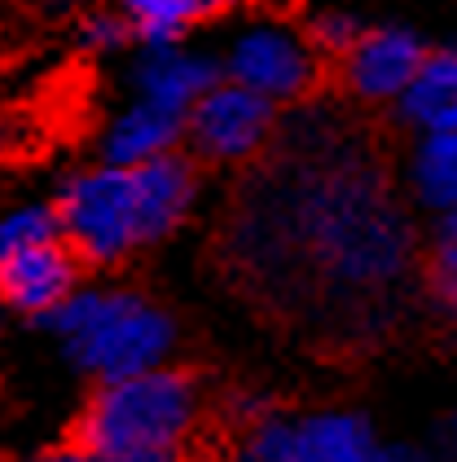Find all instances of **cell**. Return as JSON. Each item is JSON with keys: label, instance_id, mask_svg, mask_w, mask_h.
I'll return each instance as SVG.
<instances>
[{"label": "cell", "instance_id": "6da1fadb", "mask_svg": "<svg viewBox=\"0 0 457 462\" xmlns=\"http://www.w3.org/2000/svg\"><path fill=\"white\" fill-rule=\"evenodd\" d=\"M299 203H286V229L273 247L255 251L246 260H273L286 255L304 238L316 273L348 291H383L409 269V225L391 203L383 177L374 163H334L304 180ZM246 238H273V234H242Z\"/></svg>", "mask_w": 457, "mask_h": 462}, {"label": "cell", "instance_id": "7a4b0ae2", "mask_svg": "<svg viewBox=\"0 0 457 462\" xmlns=\"http://www.w3.org/2000/svg\"><path fill=\"white\" fill-rule=\"evenodd\" d=\"M198 180L189 159L163 154L141 168H93L67 180L58 199L62 243L88 264H110L128 251L168 238L194 208Z\"/></svg>", "mask_w": 457, "mask_h": 462}, {"label": "cell", "instance_id": "3957f363", "mask_svg": "<svg viewBox=\"0 0 457 462\" xmlns=\"http://www.w3.org/2000/svg\"><path fill=\"white\" fill-rule=\"evenodd\" d=\"M62 335L67 356L97 374L102 383H119L145 370H159V361L172 348V321L128 291H75L53 313L35 318Z\"/></svg>", "mask_w": 457, "mask_h": 462}, {"label": "cell", "instance_id": "277c9868", "mask_svg": "<svg viewBox=\"0 0 457 462\" xmlns=\"http://www.w3.org/2000/svg\"><path fill=\"white\" fill-rule=\"evenodd\" d=\"M194 410L198 392L185 370H145L119 383H102L79 423L70 427V445L105 462L180 449L185 431L194 427Z\"/></svg>", "mask_w": 457, "mask_h": 462}, {"label": "cell", "instance_id": "5b68a950", "mask_svg": "<svg viewBox=\"0 0 457 462\" xmlns=\"http://www.w3.org/2000/svg\"><path fill=\"white\" fill-rule=\"evenodd\" d=\"M379 445L361 414L260 419L242 440V462H374Z\"/></svg>", "mask_w": 457, "mask_h": 462}, {"label": "cell", "instance_id": "8992f818", "mask_svg": "<svg viewBox=\"0 0 457 462\" xmlns=\"http://www.w3.org/2000/svg\"><path fill=\"white\" fill-rule=\"evenodd\" d=\"M273 102L251 93L233 79H220L215 88H207L194 110L185 115V133L194 137L198 154L233 163V159H251L273 133Z\"/></svg>", "mask_w": 457, "mask_h": 462}, {"label": "cell", "instance_id": "52a82bcc", "mask_svg": "<svg viewBox=\"0 0 457 462\" xmlns=\"http://www.w3.org/2000/svg\"><path fill=\"white\" fill-rule=\"evenodd\" d=\"M229 79L269 102L304 97L316 79L313 49H308V40H299L286 27H273V23L251 27L229 49Z\"/></svg>", "mask_w": 457, "mask_h": 462}, {"label": "cell", "instance_id": "ba28073f", "mask_svg": "<svg viewBox=\"0 0 457 462\" xmlns=\"http://www.w3.org/2000/svg\"><path fill=\"white\" fill-rule=\"evenodd\" d=\"M422 58V40L405 27H374L356 40V49L343 62L352 93L356 97H370V102H400L405 88L414 84Z\"/></svg>", "mask_w": 457, "mask_h": 462}, {"label": "cell", "instance_id": "9c48e42d", "mask_svg": "<svg viewBox=\"0 0 457 462\" xmlns=\"http://www.w3.org/2000/svg\"><path fill=\"white\" fill-rule=\"evenodd\" d=\"M75 278H79V255L67 243L9 255V260H0V304L44 318L67 295H75Z\"/></svg>", "mask_w": 457, "mask_h": 462}, {"label": "cell", "instance_id": "30bf717a", "mask_svg": "<svg viewBox=\"0 0 457 462\" xmlns=\"http://www.w3.org/2000/svg\"><path fill=\"white\" fill-rule=\"evenodd\" d=\"M133 79H137V102H150V106L172 110V115H189L194 102L220 84V71L207 53L163 44V49L141 53Z\"/></svg>", "mask_w": 457, "mask_h": 462}, {"label": "cell", "instance_id": "8fae6325", "mask_svg": "<svg viewBox=\"0 0 457 462\" xmlns=\"http://www.w3.org/2000/svg\"><path fill=\"white\" fill-rule=\"evenodd\" d=\"M185 133V115L159 110L150 102H133L102 137V159L110 168H141L163 154H176V142Z\"/></svg>", "mask_w": 457, "mask_h": 462}, {"label": "cell", "instance_id": "7c38bea8", "mask_svg": "<svg viewBox=\"0 0 457 462\" xmlns=\"http://www.w3.org/2000/svg\"><path fill=\"white\" fill-rule=\"evenodd\" d=\"M409 124H418L426 133H435L449 115L457 110V49H440L422 58L414 84L405 88V97L396 102Z\"/></svg>", "mask_w": 457, "mask_h": 462}, {"label": "cell", "instance_id": "4fadbf2b", "mask_svg": "<svg viewBox=\"0 0 457 462\" xmlns=\"http://www.w3.org/2000/svg\"><path fill=\"white\" fill-rule=\"evenodd\" d=\"M414 189L426 208L453 212L457 208V133H426L414 154Z\"/></svg>", "mask_w": 457, "mask_h": 462}, {"label": "cell", "instance_id": "5bb4252c", "mask_svg": "<svg viewBox=\"0 0 457 462\" xmlns=\"http://www.w3.org/2000/svg\"><path fill=\"white\" fill-rule=\"evenodd\" d=\"M207 9V0H123L128 27L137 32L150 49L176 44V36Z\"/></svg>", "mask_w": 457, "mask_h": 462}, {"label": "cell", "instance_id": "9a60e30c", "mask_svg": "<svg viewBox=\"0 0 457 462\" xmlns=\"http://www.w3.org/2000/svg\"><path fill=\"white\" fill-rule=\"evenodd\" d=\"M53 243H62L58 208H18L0 220V260L35 247H53Z\"/></svg>", "mask_w": 457, "mask_h": 462}, {"label": "cell", "instance_id": "2e32d148", "mask_svg": "<svg viewBox=\"0 0 457 462\" xmlns=\"http://www.w3.org/2000/svg\"><path fill=\"white\" fill-rule=\"evenodd\" d=\"M426 286H431V300L449 318H457V247L453 243H435L431 264H426Z\"/></svg>", "mask_w": 457, "mask_h": 462}, {"label": "cell", "instance_id": "e0dca14e", "mask_svg": "<svg viewBox=\"0 0 457 462\" xmlns=\"http://www.w3.org/2000/svg\"><path fill=\"white\" fill-rule=\"evenodd\" d=\"M361 36H365V32L356 27L352 14H321L313 23V44L321 53H343V58H348Z\"/></svg>", "mask_w": 457, "mask_h": 462}, {"label": "cell", "instance_id": "ac0fdd59", "mask_svg": "<svg viewBox=\"0 0 457 462\" xmlns=\"http://www.w3.org/2000/svg\"><path fill=\"white\" fill-rule=\"evenodd\" d=\"M128 40V18H110V14H97V18H88V27H84V44L88 49H119Z\"/></svg>", "mask_w": 457, "mask_h": 462}, {"label": "cell", "instance_id": "d6986e66", "mask_svg": "<svg viewBox=\"0 0 457 462\" xmlns=\"http://www.w3.org/2000/svg\"><path fill=\"white\" fill-rule=\"evenodd\" d=\"M35 462H102L97 454H88V449H79V445H58V449H49L44 458H35Z\"/></svg>", "mask_w": 457, "mask_h": 462}, {"label": "cell", "instance_id": "ffe728a7", "mask_svg": "<svg viewBox=\"0 0 457 462\" xmlns=\"http://www.w3.org/2000/svg\"><path fill=\"white\" fill-rule=\"evenodd\" d=\"M374 462H435V458H426L418 449H405V445H387V449L374 454Z\"/></svg>", "mask_w": 457, "mask_h": 462}, {"label": "cell", "instance_id": "44dd1931", "mask_svg": "<svg viewBox=\"0 0 457 462\" xmlns=\"http://www.w3.org/2000/svg\"><path fill=\"white\" fill-rule=\"evenodd\" d=\"M435 243H453L457 247V208L440 216V229H435Z\"/></svg>", "mask_w": 457, "mask_h": 462}, {"label": "cell", "instance_id": "7402d4cb", "mask_svg": "<svg viewBox=\"0 0 457 462\" xmlns=\"http://www.w3.org/2000/svg\"><path fill=\"white\" fill-rule=\"evenodd\" d=\"M440 440H444V449H453V454H457V414L440 423Z\"/></svg>", "mask_w": 457, "mask_h": 462}, {"label": "cell", "instance_id": "603a6c76", "mask_svg": "<svg viewBox=\"0 0 457 462\" xmlns=\"http://www.w3.org/2000/svg\"><path fill=\"white\" fill-rule=\"evenodd\" d=\"M211 5H246V0H207V9Z\"/></svg>", "mask_w": 457, "mask_h": 462}]
</instances>
